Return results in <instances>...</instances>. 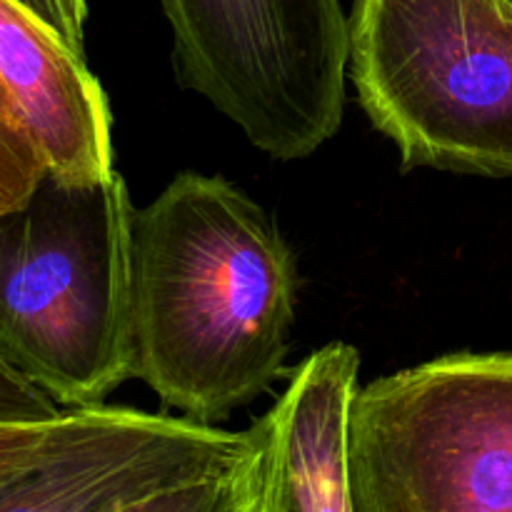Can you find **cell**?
I'll list each match as a JSON object with an SVG mask.
<instances>
[{"mask_svg": "<svg viewBox=\"0 0 512 512\" xmlns=\"http://www.w3.org/2000/svg\"><path fill=\"white\" fill-rule=\"evenodd\" d=\"M298 268L250 195L183 173L130 228L133 378L215 423L285 378Z\"/></svg>", "mask_w": 512, "mask_h": 512, "instance_id": "6da1fadb", "label": "cell"}, {"mask_svg": "<svg viewBox=\"0 0 512 512\" xmlns=\"http://www.w3.org/2000/svg\"><path fill=\"white\" fill-rule=\"evenodd\" d=\"M123 175L45 173L0 213V358L65 408L133 378L130 228Z\"/></svg>", "mask_w": 512, "mask_h": 512, "instance_id": "7a4b0ae2", "label": "cell"}, {"mask_svg": "<svg viewBox=\"0 0 512 512\" xmlns=\"http://www.w3.org/2000/svg\"><path fill=\"white\" fill-rule=\"evenodd\" d=\"M348 75L403 170L512 178L508 0H353Z\"/></svg>", "mask_w": 512, "mask_h": 512, "instance_id": "3957f363", "label": "cell"}, {"mask_svg": "<svg viewBox=\"0 0 512 512\" xmlns=\"http://www.w3.org/2000/svg\"><path fill=\"white\" fill-rule=\"evenodd\" d=\"M353 512H512V353H450L358 390Z\"/></svg>", "mask_w": 512, "mask_h": 512, "instance_id": "277c9868", "label": "cell"}, {"mask_svg": "<svg viewBox=\"0 0 512 512\" xmlns=\"http://www.w3.org/2000/svg\"><path fill=\"white\" fill-rule=\"evenodd\" d=\"M178 80L278 160L343 123L350 18L340 0H160Z\"/></svg>", "mask_w": 512, "mask_h": 512, "instance_id": "5b68a950", "label": "cell"}, {"mask_svg": "<svg viewBox=\"0 0 512 512\" xmlns=\"http://www.w3.org/2000/svg\"><path fill=\"white\" fill-rule=\"evenodd\" d=\"M360 353L335 340L310 353L248 428V512H353L350 425Z\"/></svg>", "mask_w": 512, "mask_h": 512, "instance_id": "8992f818", "label": "cell"}, {"mask_svg": "<svg viewBox=\"0 0 512 512\" xmlns=\"http://www.w3.org/2000/svg\"><path fill=\"white\" fill-rule=\"evenodd\" d=\"M0 83L50 173L105 180L115 173L110 108L98 78L48 23L0 0Z\"/></svg>", "mask_w": 512, "mask_h": 512, "instance_id": "52a82bcc", "label": "cell"}, {"mask_svg": "<svg viewBox=\"0 0 512 512\" xmlns=\"http://www.w3.org/2000/svg\"><path fill=\"white\" fill-rule=\"evenodd\" d=\"M45 173L48 165L0 83V213L23 203Z\"/></svg>", "mask_w": 512, "mask_h": 512, "instance_id": "ba28073f", "label": "cell"}, {"mask_svg": "<svg viewBox=\"0 0 512 512\" xmlns=\"http://www.w3.org/2000/svg\"><path fill=\"white\" fill-rule=\"evenodd\" d=\"M58 413L60 405L48 393L0 358V420H45Z\"/></svg>", "mask_w": 512, "mask_h": 512, "instance_id": "9c48e42d", "label": "cell"}, {"mask_svg": "<svg viewBox=\"0 0 512 512\" xmlns=\"http://www.w3.org/2000/svg\"><path fill=\"white\" fill-rule=\"evenodd\" d=\"M33 420H0V490L23 468Z\"/></svg>", "mask_w": 512, "mask_h": 512, "instance_id": "30bf717a", "label": "cell"}, {"mask_svg": "<svg viewBox=\"0 0 512 512\" xmlns=\"http://www.w3.org/2000/svg\"><path fill=\"white\" fill-rule=\"evenodd\" d=\"M18 3L23 5V8H28L33 15H38L43 23H48L50 28H53L55 33H58L60 38H63L65 43L75 50V53L83 55V35L75 33L73 25H70V20L65 18V13H63V8H60L58 0H18Z\"/></svg>", "mask_w": 512, "mask_h": 512, "instance_id": "8fae6325", "label": "cell"}, {"mask_svg": "<svg viewBox=\"0 0 512 512\" xmlns=\"http://www.w3.org/2000/svg\"><path fill=\"white\" fill-rule=\"evenodd\" d=\"M60 8H63L65 18L70 20L73 30L85 38V15H88V5L85 0H58Z\"/></svg>", "mask_w": 512, "mask_h": 512, "instance_id": "7c38bea8", "label": "cell"}, {"mask_svg": "<svg viewBox=\"0 0 512 512\" xmlns=\"http://www.w3.org/2000/svg\"><path fill=\"white\" fill-rule=\"evenodd\" d=\"M508 3H510V5H512V0H508Z\"/></svg>", "mask_w": 512, "mask_h": 512, "instance_id": "4fadbf2b", "label": "cell"}]
</instances>
